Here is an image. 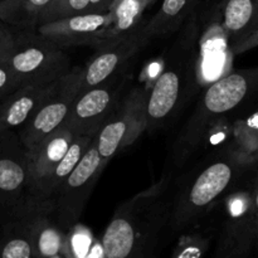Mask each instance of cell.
Returning <instances> with one entry per match:
<instances>
[{
	"label": "cell",
	"mask_w": 258,
	"mask_h": 258,
	"mask_svg": "<svg viewBox=\"0 0 258 258\" xmlns=\"http://www.w3.org/2000/svg\"><path fill=\"white\" fill-rule=\"evenodd\" d=\"M169 191L170 179L164 176L116 209L101 237L106 258H153L170 219Z\"/></svg>",
	"instance_id": "cell-1"
},
{
	"label": "cell",
	"mask_w": 258,
	"mask_h": 258,
	"mask_svg": "<svg viewBox=\"0 0 258 258\" xmlns=\"http://www.w3.org/2000/svg\"><path fill=\"white\" fill-rule=\"evenodd\" d=\"M258 90V67L234 71L212 83L199 100L174 146L173 160L181 165L199 148L208 130Z\"/></svg>",
	"instance_id": "cell-2"
},
{
	"label": "cell",
	"mask_w": 258,
	"mask_h": 258,
	"mask_svg": "<svg viewBox=\"0 0 258 258\" xmlns=\"http://www.w3.org/2000/svg\"><path fill=\"white\" fill-rule=\"evenodd\" d=\"M248 163V159L238 151L209 161L173 201L169 219L171 229L188 228L208 213Z\"/></svg>",
	"instance_id": "cell-3"
},
{
	"label": "cell",
	"mask_w": 258,
	"mask_h": 258,
	"mask_svg": "<svg viewBox=\"0 0 258 258\" xmlns=\"http://www.w3.org/2000/svg\"><path fill=\"white\" fill-rule=\"evenodd\" d=\"M197 28L194 22L175 42L160 75L146 95V130L153 131L168 122L179 110L191 85Z\"/></svg>",
	"instance_id": "cell-4"
},
{
	"label": "cell",
	"mask_w": 258,
	"mask_h": 258,
	"mask_svg": "<svg viewBox=\"0 0 258 258\" xmlns=\"http://www.w3.org/2000/svg\"><path fill=\"white\" fill-rule=\"evenodd\" d=\"M22 86L43 85L59 80L72 67L63 49L38 37L33 30L15 37V47L7 60Z\"/></svg>",
	"instance_id": "cell-5"
},
{
	"label": "cell",
	"mask_w": 258,
	"mask_h": 258,
	"mask_svg": "<svg viewBox=\"0 0 258 258\" xmlns=\"http://www.w3.org/2000/svg\"><path fill=\"white\" fill-rule=\"evenodd\" d=\"M105 168L95 138L52 198L55 221L64 232H68L78 223L93 186Z\"/></svg>",
	"instance_id": "cell-6"
},
{
	"label": "cell",
	"mask_w": 258,
	"mask_h": 258,
	"mask_svg": "<svg viewBox=\"0 0 258 258\" xmlns=\"http://www.w3.org/2000/svg\"><path fill=\"white\" fill-rule=\"evenodd\" d=\"M82 73L83 67H75L63 76L47 100L18 130V136L27 150L35 148L64 122L81 92Z\"/></svg>",
	"instance_id": "cell-7"
},
{
	"label": "cell",
	"mask_w": 258,
	"mask_h": 258,
	"mask_svg": "<svg viewBox=\"0 0 258 258\" xmlns=\"http://www.w3.org/2000/svg\"><path fill=\"white\" fill-rule=\"evenodd\" d=\"M146 90L134 88L122 101L96 135L97 150L103 165L134 143L146 130Z\"/></svg>",
	"instance_id": "cell-8"
},
{
	"label": "cell",
	"mask_w": 258,
	"mask_h": 258,
	"mask_svg": "<svg viewBox=\"0 0 258 258\" xmlns=\"http://www.w3.org/2000/svg\"><path fill=\"white\" fill-rule=\"evenodd\" d=\"M125 81L113 76L106 82L80 92L62 123L75 136L96 135L120 102Z\"/></svg>",
	"instance_id": "cell-9"
},
{
	"label": "cell",
	"mask_w": 258,
	"mask_h": 258,
	"mask_svg": "<svg viewBox=\"0 0 258 258\" xmlns=\"http://www.w3.org/2000/svg\"><path fill=\"white\" fill-rule=\"evenodd\" d=\"M226 208V219L213 258H248L257 238L251 189L232 194Z\"/></svg>",
	"instance_id": "cell-10"
},
{
	"label": "cell",
	"mask_w": 258,
	"mask_h": 258,
	"mask_svg": "<svg viewBox=\"0 0 258 258\" xmlns=\"http://www.w3.org/2000/svg\"><path fill=\"white\" fill-rule=\"evenodd\" d=\"M143 25L128 34L106 40L95 47V53L83 67L81 92L106 82L149 43Z\"/></svg>",
	"instance_id": "cell-11"
},
{
	"label": "cell",
	"mask_w": 258,
	"mask_h": 258,
	"mask_svg": "<svg viewBox=\"0 0 258 258\" xmlns=\"http://www.w3.org/2000/svg\"><path fill=\"white\" fill-rule=\"evenodd\" d=\"M111 23V12L85 13L37 25L33 32L60 49L78 45L95 48L103 39Z\"/></svg>",
	"instance_id": "cell-12"
},
{
	"label": "cell",
	"mask_w": 258,
	"mask_h": 258,
	"mask_svg": "<svg viewBox=\"0 0 258 258\" xmlns=\"http://www.w3.org/2000/svg\"><path fill=\"white\" fill-rule=\"evenodd\" d=\"M28 151L19 136L0 134V213L7 218L27 197Z\"/></svg>",
	"instance_id": "cell-13"
},
{
	"label": "cell",
	"mask_w": 258,
	"mask_h": 258,
	"mask_svg": "<svg viewBox=\"0 0 258 258\" xmlns=\"http://www.w3.org/2000/svg\"><path fill=\"white\" fill-rule=\"evenodd\" d=\"M76 136L66 126L60 125L54 133L28 151V183L27 197L37 199L40 189L53 169L67 153Z\"/></svg>",
	"instance_id": "cell-14"
},
{
	"label": "cell",
	"mask_w": 258,
	"mask_h": 258,
	"mask_svg": "<svg viewBox=\"0 0 258 258\" xmlns=\"http://www.w3.org/2000/svg\"><path fill=\"white\" fill-rule=\"evenodd\" d=\"M59 80L43 85L22 86L7 96L0 103V134L19 130L53 92Z\"/></svg>",
	"instance_id": "cell-15"
},
{
	"label": "cell",
	"mask_w": 258,
	"mask_h": 258,
	"mask_svg": "<svg viewBox=\"0 0 258 258\" xmlns=\"http://www.w3.org/2000/svg\"><path fill=\"white\" fill-rule=\"evenodd\" d=\"M199 0H163L156 14L143 25L149 39L170 34L193 14Z\"/></svg>",
	"instance_id": "cell-16"
},
{
	"label": "cell",
	"mask_w": 258,
	"mask_h": 258,
	"mask_svg": "<svg viewBox=\"0 0 258 258\" xmlns=\"http://www.w3.org/2000/svg\"><path fill=\"white\" fill-rule=\"evenodd\" d=\"M96 135H97V134H96ZM96 135H81L76 136V138L73 139V141L71 143L66 155L63 156L62 160L58 163V165L53 169V171L47 178L44 185L40 189L39 196H38V198L35 199V201H52L55 191H57L58 188L62 185V183L66 180V178L70 175L71 171L75 169V166L77 165L78 161L81 160L83 154H85L86 151H87V149L90 148L91 143H92L93 139L96 138Z\"/></svg>",
	"instance_id": "cell-17"
},
{
	"label": "cell",
	"mask_w": 258,
	"mask_h": 258,
	"mask_svg": "<svg viewBox=\"0 0 258 258\" xmlns=\"http://www.w3.org/2000/svg\"><path fill=\"white\" fill-rule=\"evenodd\" d=\"M54 0H0V20L10 27L33 30Z\"/></svg>",
	"instance_id": "cell-18"
},
{
	"label": "cell",
	"mask_w": 258,
	"mask_h": 258,
	"mask_svg": "<svg viewBox=\"0 0 258 258\" xmlns=\"http://www.w3.org/2000/svg\"><path fill=\"white\" fill-rule=\"evenodd\" d=\"M146 8L148 5L143 0H115L110 8L111 23L106 29L102 42L115 39L138 29Z\"/></svg>",
	"instance_id": "cell-19"
},
{
	"label": "cell",
	"mask_w": 258,
	"mask_h": 258,
	"mask_svg": "<svg viewBox=\"0 0 258 258\" xmlns=\"http://www.w3.org/2000/svg\"><path fill=\"white\" fill-rule=\"evenodd\" d=\"M0 258H33L27 223L19 214H10L5 218L0 236Z\"/></svg>",
	"instance_id": "cell-20"
},
{
	"label": "cell",
	"mask_w": 258,
	"mask_h": 258,
	"mask_svg": "<svg viewBox=\"0 0 258 258\" xmlns=\"http://www.w3.org/2000/svg\"><path fill=\"white\" fill-rule=\"evenodd\" d=\"M64 258H106L101 239H97L88 228L77 223L66 236Z\"/></svg>",
	"instance_id": "cell-21"
},
{
	"label": "cell",
	"mask_w": 258,
	"mask_h": 258,
	"mask_svg": "<svg viewBox=\"0 0 258 258\" xmlns=\"http://www.w3.org/2000/svg\"><path fill=\"white\" fill-rule=\"evenodd\" d=\"M238 140V153L252 160L257 155L258 143V113L249 120L238 122L236 128Z\"/></svg>",
	"instance_id": "cell-22"
},
{
	"label": "cell",
	"mask_w": 258,
	"mask_h": 258,
	"mask_svg": "<svg viewBox=\"0 0 258 258\" xmlns=\"http://www.w3.org/2000/svg\"><path fill=\"white\" fill-rule=\"evenodd\" d=\"M211 246V237L202 233L185 234L179 239L170 258H203Z\"/></svg>",
	"instance_id": "cell-23"
},
{
	"label": "cell",
	"mask_w": 258,
	"mask_h": 258,
	"mask_svg": "<svg viewBox=\"0 0 258 258\" xmlns=\"http://www.w3.org/2000/svg\"><path fill=\"white\" fill-rule=\"evenodd\" d=\"M88 2L90 0H54L42 14L39 24L62 19V18L71 17V15L85 14L87 13Z\"/></svg>",
	"instance_id": "cell-24"
},
{
	"label": "cell",
	"mask_w": 258,
	"mask_h": 258,
	"mask_svg": "<svg viewBox=\"0 0 258 258\" xmlns=\"http://www.w3.org/2000/svg\"><path fill=\"white\" fill-rule=\"evenodd\" d=\"M20 87H22V82L12 70L9 63H2L0 64V100L9 96Z\"/></svg>",
	"instance_id": "cell-25"
},
{
	"label": "cell",
	"mask_w": 258,
	"mask_h": 258,
	"mask_svg": "<svg viewBox=\"0 0 258 258\" xmlns=\"http://www.w3.org/2000/svg\"><path fill=\"white\" fill-rule=\"evenodd\" d=\"M258 47V25L254 28L253 30L248 33L246 37H243L242 39L237 40L236 43L229 45V52L232 55L242 54L244 52H248V50L254 49Z\"/></svg>",
	"instance_id": "cell-26"
},
{
	"label": "cell",
	"mask_w": 258,
	"mask_h": 258,
	"mask_svg": "<svg viewBox=\"0 0 258 258\" xmlns=\"http://www.w3.org/2000/svg\"><path fill=\"white\" fill-rule=\"evenodd\" d=\"M15 47V37L9 29L0 25V64L9 59Z\"/></svg>",
	"instance_id": "cell-27"
},
{
	"label": "cell",
	"mask_w": 258,
	"mask_h": 258,
	"mask_svg": "<svg viewBox=\"0 0 258 258\" xmlns=\"http://www.w3.org/2000/svg\"><path fill=\"white\" fill-rule=\"evenodd\" d=\"M115 0H90L88 2L87 13H103L110 10L111 5Z\"/></svg>",
	"instance_id": "cell-28"
},
{
	"label": "cell",
	"mask_w": 258,
	"mask_h": 258,
	"mask_svg": "<svg viewBox=\"0 0 258 258\" xmlns=\"http://www.w3.org/2000/svg\"><path fill=\"white\" fill-rule=\"evenodd\" d=\"M143 2L145 3V4L148 5V7H149V5H150V4H153V3L155 2V0H143Z\"/></svg>",
	"instance_id": "cell-29"
},
{
	"label": "cell",
	"mask_w": 258,
	"mask_h": 258,
	"mask_svg": "<svg viewBox=\"0 0 258 258\" xmlns=\"http://www.w3.org/2000/svg\"><path fill=\"white\" fill-rule=\"evenodd\" d=\"M49 258H64L63 254H58V256H54V257H49Z\"/></svg>",
	"instance_id": "cell-30"
},
{
	"label": "cell",
	"mask_w": 258,
	"mask_h": 258,
	"mask_svg": "<svg viewBox=\"0 0 258 258\" xmlns=\"http://www.w3.org/2000/svg\"><path fill=\"white\" fill-rule=\"evenodd\" d=\"M257 25H258V12H257V19H256V27H257ZM256 27H254V28H256ZM254 28H253V29H254ZM253 29H252V30H253Z\"/></svg>",
	"instance_id": "cell-31"
},
{
	"label": "cell",
	"mask_w": 258,
	"mask_h": 258,
	"mask_svg": "<svg viewBox=\"0 0 258 258\" xmlns=\"http://www.w3.org/2000/svg\"><path fill=\"white\" fill-rule=\"evenodd\" d=\"M254 248H256L257 251H258V238H257V241H256V247H254Z\"/></svg>",
	"instance_id": "cell-32"
},
{
	"label": "cell",
	"mask_w": 258,
	"mask_h": 258,
	"mask_svg": "<svg viewBox=\"0 0 258 258\" xmlns=\"http://www.w3.org/2000/svg\"><path fill=\"white\" fill-rule=\"evenodd\" d=\"M257 155H258V143H257Z\"/></svg>",
	"instance_id": "cell-33"
}]
</instances>
